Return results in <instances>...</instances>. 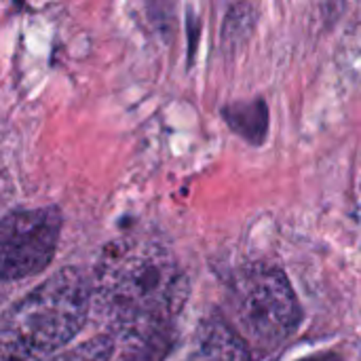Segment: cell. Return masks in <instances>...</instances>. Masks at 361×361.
I'll return each mask as SVG.
<instances>
[{
    "label": "cell",
    "instance_id": "obj_6",
    "mask_svg": "<svg viewBox=\"0 0 361 361\" xmlns=\"http://www.w3.org/2000/svg\"><path fill=\"white\" fill-rule=\"evenodd\" d=\"M300 361H343L338 355H332V353H319V355H311V357H305Z\"/></svg>",
    "mask_w": 361,
    "mask_h": 361
},
{
    "label": "cell",
    "instance_id": "obj_3",
    "mask_svg": "<svg viewBox=\"0 0 361 361\" xmlns=\"http://www.w3.org/2000/svg\"><path fill=\"white\" fill-rule=\"evenodd\" d=\"M235 311L245 338L262 351L283 345L300 324V307L290 281L271 267H252L239 277Z\"/></svg>",
    "mask_w": 361,
    "mask_h": 361
},
{
    "label": "cell",
    "instance_id": "obj_5",
    "mask_svg": "<svg viewBox=\"0 0 361 361\" xmlns=\"http://www.w3.org/2000/svg\"><path fill=\"white\" fill-rule=\"evenodd\" d=\"M197 357L203 361H250L247 343L224 322H207L197 336Z\"/></svg>",
    "mask_w": 361,
    "mask_h": 361
},
{
    "label": "cell",
    "instance_id": "obj_2",
    "mask_svg": "<svg viewBox=\"0 0 361 361\" xmlns=\"http://www.w3.org/2000/svg\"><path fill=\"white\" fill-rule=\"evenodd\" d=\"M91 300L89 277L57 271L0 317V361H51L82 330Z\"/></svg>",
    "mask_w": 361,
    "mask_h": 361
},
{
    "label": "cell",
    "instance_id": "obj_4",
    "mask_svg": "<svg viewBox=\"0 0 361 361\" xmlns=\"http://www.w3.org/2000/svg\"><path fill=\"white\" fill-rule=\"evenodd\" d=\"M57 207L21 209L0 220V281H19L44 271L57 250Z\"/></svg>",
    "mask_w": 361,
    "mask_h": 361
},
{
    "label": "cell",
    "instance_id": "obj_1",
    "mask_svg": "<svg viewBox=\"0 0 361 361\" xmlns=\"http://www.w3.org/2000/svg\"><path fill=\"white\" fill-rule=\"evenodd\" d=\"M91 288L112 328L137 341L157 338L188 294L171 252L142 237L112 241L99 258Z\"/></svg>",
    "mask_w": 361,
    "mask_h": 361
},
{
    "label": "cell",
    "instance_id": "obj_7",
    "mask_svg": "<svg viewBox=\"0 0 361 361\" xmlns=\"http://www.w3.org/2000/svg\"><path fill=\"white\" fill-rule=\"evenodd\" d=\"M190 361H203V360H201V357H197V355H192V360Z\"/></svg>",
    "mask_w": 361,
    "mask_h": 361
}]
</instances>
